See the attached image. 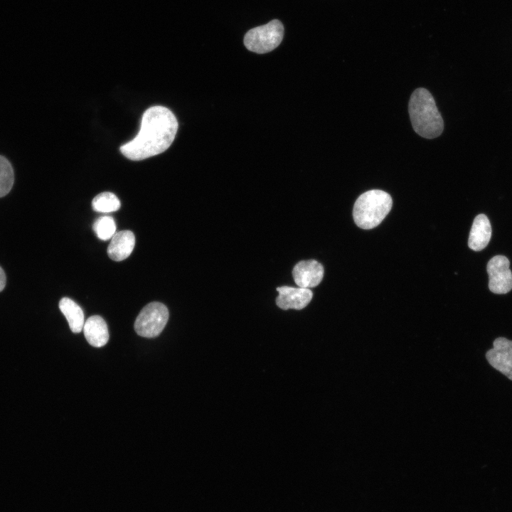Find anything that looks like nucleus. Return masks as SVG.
Here are the masks:
<instances>
[{
	"label": "nucleus",
	"instance_id": "obj_14",
	"mask_svg": "<svg viewBox=\"0 0 512 512\" xmlns=\"http://www.w3.org/2000/svg\"><path fill=\"white\" fill-rule=\"evenodd\" d=\"M121 203L117 196L110 192H103L92 200V207L96 212L111 213L118 210Z\"/></svg>",
	"mask_w": 512,
	"mask_h": 512
},
{
	"label": "nucleus",
	"instance_id": "obj_2",
	"mask_svg": "<svg viewBox=\"0 0 512 512\" xmlns=\"http://www.w3.org/2000/svg\"><path fill=\"white\" fill-rule=\"evenodd\" d=\"M408 110L412 127L420 136L433 139L442 134L443 119L427 90L418 88L412 92Z\"/></svg>",
	"mask_w": 512,
	"mask_h": 512
},
{
	"label": "nucleus",
	"instance_id": "obj_12",
	"mask_svg": "<svg viewBox=\"0 0 512 512\" xmlns=\"http://www.w3.org/2000/svg\"><path fill=\"white\" fill-rule=\"evenodd\" d=\"M83 331L87 342L94 347H102L109 340L107 324L98 315L92 316L85 321Z\"/></svg>",
	"mask_w": 512,
	"mask_h": 512
},
{
	"label": "nucleus",
	"instance_id": "obj_3",
	"mask_svg": "<svg viewBox=\"0 0 512 512\" xmlns=\"http://www.w3.org/2000/svg\"><path fill=\"white\" fill-rule=\"evenodd\" d=\"M393 205L390 195L373 189L362 193L356 201L353 216L356 224L368 230L378 226L390 212Z\"/></svg>",
	"mask_w": 512,
	"mask_h": 512
},
{
	"label": "nucleus",
	"instance_id": "obj_10",
	"mask_svg": "<svg viewBox=\"0 0 512 512\" xmlns=\"http://www.w3.org/2000/svg\"><path fill=\"white\" fill-rule=\"evenodd\" d=\"M135 237L130 230H122L116 233L107 247V255L114 261H122L127 258L134 247Z\"/></svg>",
	"mask_w": 512,
	"mask_h": 512
},
{
	"label": "nucleus",
	"instance_id": "obj_11",
	"mask_svg": "<svg viewBox=\"0 0 512 512\" xmlns=\"http://www.w3.org/2000/svg\"><path fill=\"white\" fill-rule=\"evenodd\" d=\"M491 236V226L484 214H479L474 220L468 240L470 249L480 251L489 244Z\"/></svg>",
	"mask_w": 512,
	"mask_h": 512
},
{
	"label": "nucleus",
	"instance_id": "obj_1",
	"mask_svg": "<svg viewBox=\"0 0 512 512\" xmlns=\"http://www.w3.org/2000/svg\"><path fill=\"white\" fill-rule=\"evenodd\" d=\"M178 121L171 110L154 106L143 114L138 134L123 144L120 151L127 158L139 161L166 151L174 142Z\"/></svg>",
	"mask_w": 512,
	"mask_h": 512
},
{
	"label": "nucleus",
	"instance_id": "obj_6",
	"mask_svg": "<svg viewBox=\"0 0 512 512\" xmlns=\"http://www.w3.org/2000/svg\"><path fill=\"white\" fill-rule=\"evenodd\" d=\"M508 259L503 255H496L488 262L489 288L495 294H506L512 289V272Z\"/></svg>",
	"mask_w": 512,
	"mask_h": 512
},
{
	"label": "nucleus",
	"instance_id": "obj_17",
	"mask_svg": "<svg viewBox=\"0 0 512 512\" xmlns=\"http://www.w3.org/2000/svg\"><path fill=\"white\" fill-rule=\"evenodd\" d=\"M6 285V275L3 269L0 267V292H1Z\"/></svg>",
	"mask_w": 512,
	"mask_h": 512
},
{
	"label": "nucleus",
	"instance_id": "obj_13",
	"mask_svg": "<svg viewBox=\"0 0 512 512\" xmlns=\"http://www.w3.org/2000/svg\"><path fill=\"white\" fill-rule=\"evenodd\" d=\"M59 309L65 316L70 330L79 333L85 324L84 314L81 307L68 297H63L59 302Z\"/></svg>",
	"mask_w": 512,
	"mask_h": 512
},
{
	"label": "nucleus",
	"instance_id": "obj_4",
	"mask_svg": "<svg viewBox=\"0 0 512 512\" xmlns=\"http://www.w3.org/2000/svg\"><path fill=\"white\" fill-rule=\"evenodd\" d=\"M283 36L284 26L281 21L274 19L248 31L244 37V44L249 50L262 54L275 49Z\"/></svg>",
	"mask_w": 512,
	"mask_h": 512
},
{
	"label": "nucleus",
	"instance_id": "obj_16",
	"mask_svg": "<svg viewBox=\"0 0 512 512\" xmlns=\"http://www.w3.org/2000/svg\"><path fill=\"white\" fill-rule=\"evenodd\" d=\"M92 228L97 238L102 240H107L112 238L116 231L114 220L108 215L98 218Z\"/></svg>",
	"mask_w": 512,
	"mask_h": 512
},
{
	"label": "nucleus",
	"instance_id": "obj_9",
	"mask_svg": "<svg viewBox=\"0 0 512 512\" xmlns=\"http://www.w3.org/2000/svg\"><path fill=\"white\" fill-rule=\"evenodd\" d=\"M279 293L277 305L282 309L300 310L306 307L312 299L313 293L307 288L282 286L277 288Z\"/></svg>",
	"mask_w": 512,
	"mask_h": 512
},
{
	"label": "nucleus",
	"instance_id": "obj_15",
	"mask_svg": "<svg viewBox=\"0 0 512 512\" xmlns=\"http://www.w3.org/2000/svg\"><path fill=\"white\" fill-rule=\"evenodd\" d=\"M14 181V174L9 161L0 155V198L11 191Z\"/></svg>",
	"mask_w": 512,
	"mask_h": 512
},
{
	"label": "nucleus",
	"instance_id": "obj_7",
	"mask_svg": "<svg viewBox=\"0 0 512 512\" xmlns=\"http://www.w3.org/2000/svg\"><path fill=\"white\" fill-rule=\"evenodd\" d=\"M489 364L512 380V341L503 337L494 340L486 353Z\"/></svg>",
	"mask_w": 512,
	"mask_h": 512
},
{
	"label": "nucleus",
	"instance_id": "obj_8",
	"mask_svg": "<svg viewBox=\"0 0 512 512\" xmlns=\"http://www.w3.org/2000/svg\"><path fill=\"white\" fill-rule=\"evenodd\" d=\"M324 267L314 260L299 262L293 268L292 276L295 283L302 288H312L321 282Z\"/></svg>",
	"mask_w": 512,
	"mask_h": 512
},
{
	"label": "nucleus",
	"instance_id": "obj_5",
	"mask_svg": "<svg viewBox=\"0 0 512 512\" xmlns=\"http://www.w3.org/2000/svg\"><path fill=\"white\" fill-rule=\"evenodd\" d=\"M169 310L162 303L153 302L140 311L134 322L136 333L146 338L159 336L169 319Z\"/></svg>",
	"mask_w": 512,
	"mask_h": 512
}]
</instances>
